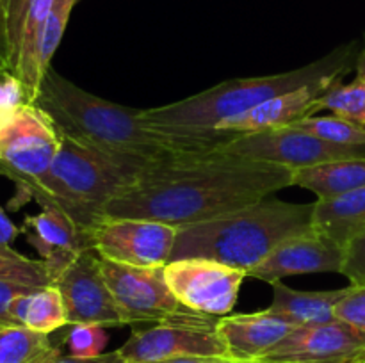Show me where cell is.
Instances as JSON below:
<instances>
[{
	"mask_svg": "<svg viewBox=\"0 0 365 363\" xmlns=\"http://www.w3.org/2000/svg\"><path fill=\"white\" fill-rule=\"evenodd\" d=\"M25 102L24 93L16 78L7 71H0V107Z\"/></svg>",
	"mask_w": 365,
	"mask_h": 363,
	"instance_id": "33",
	"label": "cell"
},
{
	"mask_svg": "<svg viewBox=\"0 0 365 363\" xmlns=\"http://www.w3.org/2000/svg\"><path fill=\"white\" fill-rule=\"evenodd\" d=\"M34 363H127V362H125L123 356L120 354V351L103 352V354L96 356V358H78V356L63 354L61 349L53 345L48 352H45V354Z\"/></svg>",
	"mask_w": 365,
	"mask_h": 363,
	"instance_id": "31",
	"label": "cell"
},
{
	"mask_svg": "<svg viewBox=\"0 0 365 363\" xmlns=\"http://www.w3.org/2000/svg\"><path fill=\"white\" fill-rule=\"evenodd\" d=\"M273 301L267 312L284 317L294 326H316V324L337 320L335 306L348 292V287L337 290H296L284 281H274Z\"/></svg>",
	"mask_w": 365,
	"mask_h": 363,
	"instance_id": "19",
	"label": "cell"
},
{
	"mask_svg": "<svg viewBox=\"0 0 365 363\" xmlns=\"http://www.w3.org/2000/svg\"><path fill=\"white\" fill-rule=\"evenodd\" d=\"M359 53L356 43H349L296 70L262 75V77L232 78L178 102L155 107V109H143V117L146 123L159 130L170 132L180 137L198 139L217 148L235 137V135L216 132V127L221 121L246 112L266 100L284 95L302 85L312 84L323 78H344V75L351 68H355Z\"/></svg>",
	"mask_w": 365,
	"mask_h": 363,
	"instance_id": "3",
	"label": "cell"
},
{
	"mask_svg": "<svg viewBox=\"0 0 365 363\" xmlns=\"http://www.w3.org/2000/svg\"><path fill=\"white\" fill-rule=\"evenodd\" d=\"M100 269L125 326L166 322L189 310L171 292L164 267H132L100 258Z\"/></svg>",
	"mask_w": 365,
	"mask_h": 363,
	"instance_id": "9",
	"label": "cell"
},
{
	"mask_svg": "<svg viewBox=\"0 0 365 363\" xmlns=\"http://www.w3.org/2000/svg\"><path fill=\"white\" fill-rule=\"evenodd\" d=\"M11 317L16 326H25L45 335L68 326L63 295L56 285H46L34 288L29 294L18 295L11 305Z\"/></svg>",
	"mask_w": 365,
	"mask_h": 363,
	"instance_id": "22",
	"label": "cell"
},
{
	"mask_svg": "<svg viewBox=\"0 0 365 363\" xmlns=\"http://www.w3.org/2000/svg\"><path fill=\"white\" fill-rule=\"evenodd\" d=\"M339 80H342V78H323V80L302 85V88L266 100L264 103L246 110V112L221 121L216 127V132L245 135L253 134V132L291 127L296 121L314 116L319 110V100Z\"/></svg>",
	"mask_w": 365,
	"mask_h": 363,
	"instance_id": "15",
	"label": "cell"
},
{
	"mask_svg": "<svg viewBox=\"0 0 365 363\" xmlns=\"http://www.w3.org/2000/svg\"><path fill=\"white\" fill-rule=\"evenodd\" d=\"M153 363H239L230 356H178V358L163 359Z\"/></svg>",
	"mask_w": 365,
	"mask_h": 363,
	"instance_id": "36",
	"label": "cell"
},
{
	"mask_svg": "<svg viewBox=\"0 0 365 363\" xmlns=\"http://www.w3.org/2000/svg\"><path fill=\"white\" fill-rule=\"evenodd\" d=\"M177 228L150 219H107L91 231L100 258L132 267H164L171 258Z\"/></svg>",
	"mask_w": 365,
	"mask_h": 363,
	"instance_id": "11",
	"label": "cell"
},
{
	"mask_svg": "<svg viewBox=\"0 0 365 363\" xmlns=\"http://www.w3.org/2000/svg\"><path fill=\"white\" fill-rule=\"evenodd\" d=\"M77 2L78 0H53L52 9H50L45 25L41 28V34H39L38 48H36L34 75L39 85H41L43 75L50 68L53 53L59 48L61 39H63L64 31H66L68 20H70V14Z\"/></svg>",
	"mask_w": 365,
	"mask_h": 363,
	"instance_id": "25",
	"label": "cell"
},
{
	"mask_svg": "<svg viewBox=\"0 0 365 363\" xmlns=\"http://www.w3.org/2000/svg\"><path fill=\"white\" fill-rule=\"evenodd\" d=\"M341 274L348 278L351 285L365 283V230L344 246Z\"/></svg>",
	"mask_w": 365,
	"mask_h": 363,
	"instance_id": "30",
	"label": "cell"
},
{
	"mask_svg": "<svg viewBox=\"0 0 365 363\" xmlns=\"http://www.w3.org/2000/svg\"><path fill=\"white\" fill-rule=\"evenodd\" d=\"M0 281L29 285V287H46L53 283L48 265L39 260L27 258L14 251L11 246L0 244Z\"/></svg>",
	"mask_w": 365,
	"mask_h": 363,
	"instance_id": "26",
	"label": "cell"
},
{
	"mask_svg": "<svg viewBox=\"0 0 365 363\" xmlns=\"http://www.w3.org/2000/svg\"><path fill=\"white\" fill-rule=\"evenodd\" d=\"M21 233V228H18L13 221L7 217L4 209L0 206V244L11 246V242Z\"/></svg>",
	"mask_w": 365,
	"mask_h": 363,
	"instance_id": "35",
	"label": "cell"
},
{
	"mask_svg": "<svg viewBox=\"0 0 365 363\" xmlns=\"http://www.w3.org/2000/svg\"><path fill=\"white\" fill-rule=\"evenodd\" d=\"M0 71L11 73V48L9 36H7L6 14H4L2 0H0Z\"/></svg>",
	"mask_w": 365,
	"mask_h": 363,
	"instance_id": "34",
	"label": "cell"
},
{
	"mask_svg": "<svg viewBox=\"0 0 365 363\" xmlns=\"http://www.w3.org/2000/svg\"><path fill=\"white\" fill-rule=\"evenodd\" d=\"M52 347L48 335L0 324V363H34Z\"/></svg>",
	"mask_w": 365,
	"mask_h": 363,
	"instance_id": "24",
	"label": "cell"
},
{
	"mask_svg": "<svg viewBox=\"0 0 365 363\" xmlns=\"http://www.w3.org/2000/svg\"><path fill=\"white\" fill-rule=\"evenodd\" d=\"M253 363H365V333L339 319L299 326Z\"/></svg>",
	"mask_w": 365,
	"mask_h": 363,
	"instance_id": "13",
	"label": "cell"
},
{
	"mask_svg": "<svg viewBox=\"0 0 365 363\" xmlns=\"http://www.w3.org/2000/svg\"><path fill=\"white\" fill-rule=\"evenodd\" d=\"M61 135L34 103L0 107V174L25 196L43 184L59 149Z\"/></svg>",
	"mask_w": 365,
	"mask_h": 363,
	"instance_id": "6",
	"label": "cell"
},
{
	"mask_svg": "<svg viewBox=\"0 0 365 363\" xmlns=\"http://www.w3.org/2000/svg\"><path fill=\"white\" fill-rule=\"evenodd\" d=\"M314 203L266 196L241 210L180 228L171 260L205 258L245 270L248 276L278 244L312 228Z\"/></svg>",
	"mask_w": 365,
	"mask_h": 363,
	"instance_id": "4",
	"label": "cell"
},
{
	"mask_svg": "<svg viewBox=\"0 0 365 363\" xmlns=\"http://www.w3.org/2000/svg\"><path fill=\"white\" fill-rule=\"evenodd\" d=\"M344 248L310 228L278 244L248 276L274 283L287 276L309 273H341Z\"/></svg>",
	"mask_w": 365,
	"mask_h": 363,
	"instance_id": "14",
	"label": "cell"
},
{
	"mask_svg": "<svg viewBox=\"0 0 365 363\" xmlns=\"http://www.w3.org/2000/svg\"><path fill=\"white\" fill-rule=\"evenodd\" d=\"M53 0H2L11 48V75L20 84L27 103L38 98L39 84L34 75L38 39L52 9Z\"/></svg>",
	"mask_w": 365,
	"mask_h": 363,
	"instance_id": "16",
	"label": "cell"
},
{
	"mask_svg": "<svg viewBox=\"0 0 365 363\" xmlns=\"http://www.w3.org/2000/svg\"><path fill=\"white\" fill-rule=\"evenodd\" d=\"M292 185L314 192L317 199L344 194L365 185V159H344L292 171Z\"/></svg>",
	"mask_w": 365,
	"mask_h": 363,
	"instance_id": "21",
	"label": "cell"
},
{
	"mask_svg": "<svg viewBox=\"0 0 365 363\" xmlns=\"http://www.w3.org/2000/svg\"><path fill=\"white\" fill-rule=\"evenodd\" d=\"M335 144H365V127L341 116H309L291 125Z\"/></svg>",
	"mask_w": 365,
	"mask_h": 363,
	"instance_id": "27",
	"label": "cell"
},
{
	"mask_svg": "<svg viewBox=\"0 0 365 363\" xmlns=\"http://www.w3.org/2000/svg\"><path fill=\"white\" fill-rule=\"evenodd\" d=\"M21 233L48 265L52 278L68 265L75 256L93 249L91 233L78 228L66 214L53 209H43L36 216H27Z\"/></svg>",
	"mask_w": 365,
	"mask_h": 363,
	"instance_id": "17",
	"label": "cell"
},
{
	"mask_svg": "<svg viewBox=\"0 0 365 363\" xmlns=\"http://www.w3.org/2000/svg\"><path fill=\"white\" fill-rule=\"evenodd\" d=\"M164 274L182 306L209 317H225L234 310L245 270L205 258L171 260Z\"/></svg>",
	"mask_w": 365,
	"mask_h": 363,
	"instance_id": "10",
	"label": "cell"
},
{
	"mask_svg": "<svg viewBox=\"0 0 365 363\" xmlns=\"http://www.w3.org/2000/svg\"><path fill=\"white\" fill-rule=\"evenodd\" d=\"M36 107L52 121L61 137L120 159L152 164L216 149L207 142L170 134L146 123L143 109L109 102L57 73L43 75Z\"/></svg>",
	"mask_w": 365,
	"mask_h": 363,
	"instance_id": "2",
	"label": "cell"
},
{
	"mask_svg": "<svg viewBox=\"0 0 365 363\" xmlns=\"http://www.w3.org/2000/svg\"><path fill=\"white\" fill-rule=\"evenodd\" d=\"M292 185V169L217 149L150 164L103 210L107 219H150L177 228L241 210Z\"/></svg>",
	"mask_w": 365,
	"mask_h": 363,
	"instance_id": "1",
	"label": "cell"
},
{
	"mask_svg": "<svg viewBox=\"0 0 365 363\" xmlns=\"http://www.w3.org/2000/svg\"><path fill=\"white\" fill-rule=\"evenodd\" d=\"M63 295L70 324H96L102 327L125 326L116 308L113 294L106 283L100 256L95 249L75 256L53 278V283Z\"/></svg>",
	"mask_w": 365,
	"mask_h": 363,
	"instance_id": "12",
	"label": "cell"
},
{
	"mask_svg": "<svg viewBox=\"0 0 365 363\" xmlns=\"http://www.w3.org/2000/svg\"><path fill=\"white\" fill-rule=\"evenodd\" d=\"M312 226L344 248L365 230V185L344 194L314 201Z\"/></svg>",
	"mask_w": 365,
	"mask_h": 363,
	"instance_id": "20",
	"label": "cell"
},
{
	"mask_svg": "<svg viewBox=\"0 0 365 363\" xmlns=\"http://www.w3.org/2000/svg\"><path fill=\"white\" fill-rule=\"evenodd\" d=\"M39 287L14 283V281H0V324L4 326H16L11 317V305L18 295H24Z\"/></svg>",
	"mask_w": 365,
	"mask_h": 363,
	"instance_id": "32",
	"label": "cell"
},
{
	"mask_svg": "<svg viewBox=\"0 0 365 363\" xmlns=\"http://www.w3.org/2000/svg\"><path fill=\"white\" fill-rule=\"evenodd\" d=\"M220 317L187 310L166 322L138 330L118 351L127 363H153L178 356H228L217 335Z\"/></svg>",
	"mask_w": 365,
	"mask_h": 363,
	"instance_id": "8",
	"label": "cell"
},
{
	"mask_svg": "<svg viewBox=\"0 0 365 363\" xmlns=\"http://www.w3.org/2000/svg\"><path fill=\"white\" fill-rule=\"evenodd\" d=\"M335 317L365 333V283L348 285V292L335 306Z\"/></svg>",
	"mask_w": 365,
	"mask_h": 363,
	"instance_id": "29",
	"label": "cell"
},
{
	"mask_svg": "<svg viewBox=\"0 0 365 363\" xmlns=\"http://www.w3.org/2000/svg\"><path fill=\"white\" fill-rule=\"evenodd\" d=\"M64 342L68 345V354L78 358H96L103 354L109 337L106 327L96 324H70Z\"/></svg>",
	"mask_w": 365,
	"mask_h": 363,
	"instance_id": "28",
	"label": "cell"
},
{
	"mask_svg": "<svg viewBox=\"0 0 365 363\" xmlns=\"http://www.w3.org/2000/svg\"><path fill=\"white\" fill-rule=\"evenodd\" d=\"M296 327L299 326L267 310L225 315L220 317L216 324L217 335L227 345L228 356L239 363L257 362Z\"/></svg>",
	"mask_w": 365,
	"mask_h": 363,
	"instance_id": "18",
	"label": "cell"
},
{
	"mask_svg": "<svg viewBox=\"0 0 365 363\" xmlns=\"http://www.w3.org/2000/svg\"><path fill=\"white\" fill-rule=\"evenodd\" d=\"M148 166L61 137L48 174L27 198L38 201L41 209L66 214L78 228L91 233L103 219L106 206L132 187Z\"/></svg>",
	"mask_w": 365,
	"mask_h": 363,
	"instance_id": "5",
	"label": "cell"
},
{
	"mask_svg": "<svg viewBox=\"0 0 365 363\" xmlns=\"http://www.w3.org/2000/svg\"><path fill=\"white\" fill-rule=\"evenodd\" d=\"M216 149L232 157L274 164L292 171L334 160L365 159V144H335L292 127L235 135Z\"/></svg>",
	"mask_w": 365,
	"mask_h": 363,
	"instance_id": "7",
	"label": "cell"
},
{
	"mask_svg": "<svg viewBox=\"0 0 365 363\" xmlns=\"http://www.w3.org/2000/svg\"><path fill=\"white\" fill-rule=\"evenodd\" d=\"M355 80L342 84L335 82L319 100V110H331L335 116L365 127V48L359 53L355 63Z\"/></svg>",
	"mask_w": 365,
	"mask_h": 363,
	"instance_id": "23",
	"label": "cell"
}]
</instances>
